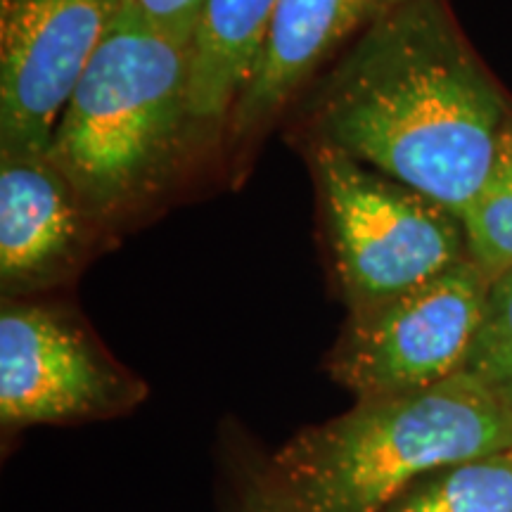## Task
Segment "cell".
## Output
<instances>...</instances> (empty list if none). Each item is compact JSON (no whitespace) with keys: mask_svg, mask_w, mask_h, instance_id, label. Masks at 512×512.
<instances>
[{"mask_svg":"<svg viewBox=\"0 0 512 512\" xmlns=\"http://www.w3.org/2000/svg\"><path fill=\"white\" fill-rule=\"evenodd\" d=\"M126 0H0V155L48 159L55 128Z\"/></svg>","mask_w":512,"mask_h":512,"instance_id":"52a82bcc","label":"cell"},{"mask_svg":"<svg viewBox=\"0 0 512 512\" xmlns=\"http://www.w3.org/2000/svg\"><path fill=\"white\" fill-rule=\"evenodd\" d=\"M512 446V408L456 373L413 394L356 401L306 427L266 465L297 512H380L418 479Z\"/></svg>","mask_w":512,"mask_h":512,"instance_id":"7a4b0ae2","label":"cell"},{"mask_svg":"<svg viewBox=\"0 0 512 512\" xmlns=\"http://www.w3.org/2000/svg\"><path fill=\"white\" fill-rule=\"evenodd\" d=\"M145 382L114 358L79 313L5 299L0 311V425H76L131 413Z\"/></svg>","mask_w":512,"mask_h":512,"instance_id":"8992f818","label":"cell"},{"mask_svg":"<svg viewBox=\"0 0 512 512\" xmlns=\"http://www.w3.org/2000/svg\"><path fill=\"white\" fill-rule=\"evenodd\" d=\"M467 259L494 280L512 268V117L498 140L482 188L460 216Z\"/></svg>","mask_w":512,"mask_h":512,"instance_id":"7c38bea8","label":"cell"},{"mask_svg":"<svg viewBox=\"0 0 512 512\" xmlns=\"http://www.w3.org/2000/svg\"><path fill=\"white\" fill-rule=\"evenodd\" d=\"M380 512H512V446L441 467Z\"/></svg>","mask_w":512,"mask_h":512,"instance_id":"8fae6325","label":"cell"},{"mask_svg":"<svg viewBox=\"0 0 512 512\" xmlns=\"http://www.w3.org/2000/svg\"><path fill=\"white\" fill-rule=\"evenodd\" d=\"M460 373L477 377L512 408V268L491 280L482 325Z\"/></svg>","mask_w":512,"mask_h":512,"instance_id":"4fadbf2b","label":"cell"},{"mask_svg":"<svg viewBox=\"0 0 512 512\" xmlns=\"http://www.w3.org/2000/svg\"><path fill=\"white\" fill-rule=\"evenodd\" d=\"M152 29L183 50H192L207 0H128Z\"/></svg>","mask_w":512,"mask_h":512,"instance_id":"5bb4252c","label":"cell"},{"mask_svg":"<svg viewBox=\"0 0 512 512\" xmlns=\"http://www.w3.org/2000/svg\"><path fill=\"white\" fill-rule=\"evenodd\" d=\"M491 280L470 259L411 290L349 311L330 351L332 380L356 401L413 394L460 373Z\"/></svg>","mask_w":512,"mask_h":512,"instance_id":"5b68a950","label":"cell"},{"mask_svg":"<svg viewBox=\"0 0 512 512\" xmlns=\"http://www.w3.org/2000/svg\"><path fill=\"white\" fill-rule=\"evenodd\" d=\"M95 219L48 159L0 155V287L5 299L69 280Z\"/></svg>","mask_w":512,"mask_h":512,"instance_id":"ba28073f","label":"cell"},{"mask_svg":"<svg viewBox=\"0 0 512 512\" xmlns=\"http://www.w3.org/2000/svg\"><path fill=\"white\" fill-rule=\"evenodd\" d=\"M280 0H207L190 50V119L214 124L233 114L252 79Z\"/></svg>","mask_w":512,"mask_h":512,"instance_id":"30bf717a","label":"cell"},{"mask_svg":"<svg viewBox=\"0 0 512 512\" xmlns=\"http://www.w3.org/2000/svg\"><path fill=\"white\" fill-rule=\"evenodd\" d=\"M238 512H297L275 489L264 467H252L242 472Z\"/></svg>","mask_w":512,"mask_h":512,"instance_id":"9a60e30c","label":"cell"},{"mask_svg":"<svg viewBox=\"0 0 512 512\" xmlns=\"http://www.w3.org/2000/svg\"><path fill=\"white\" fill-rule=\"evenodd\" d=\"M508 107L441 0H401L356 38L313 102L320 145L422 192L458 219Z\"/></svg>","mask_w":512,"mask_h":512,"instance_id":"6da1fadb","label":"cell"},{"mask_svg":"<svg viewBox=\"0 0 512 512\" xmlns=\"http://www.w3.org/2000/svg\"><path fill=\"white\" fill-rule=\"evenodd\" d=\"M401 0H280L252 79L235 102V136H254L323 62Z\"/></svg>","mask_w":512,"mask_h":512,"instance_id":"9c48e42d","label":"cell"},{"mask_svg":"<svg viewBox=\"0 0 512 512\" xmlns=\"http://www.w3.org/2000/svg\"><path fill=\"white\" fill-rule=\"evenodd\" d=\"M313 169L349 311L411 290L467 259L463 223L422 192L330 145Z\"/></svg>","mask_w":512,"mask_h":512,"instance_id":"277c9868","label":"cell"},{"mask_svg":"<svg viewBox=\"0 0 512 512\" xmlns=\"http://www.w3.org/2000/svg\"><path fill=\"white\" fill-rule=\"evenodd\" d=\"M190 50L121 5L64 110L48 162L95 221L143 204L174 169L190 119Z\"/></svg>","mask_w":512,"mask_h":512,"instance_id":"3957f363","label":"cell"}]
</instances>
